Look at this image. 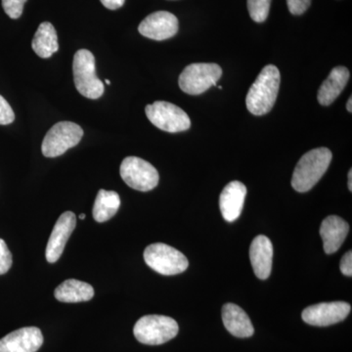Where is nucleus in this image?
I'll list each match as a JSON object with an SVG mask.
<instances>
[{
  "label": "nucleus",
  "instance_id": "obj_1",
  "mask_svg": "<svg viewBox=\"0 0 352 352\" xmlns=\"http://www.w3.org/2000/svg\"><path fill=\"white\" fill-rule=\"evenodd\" d=\"M280 80L279 69L274 65H268L261 69L245 98V106L250 113L263 116L272 110L279 92Z\"/></svg>",
  "mask_w": 352,
  "mask_h": 352
},
{
  "label": "nucleus",
  "instance_id": "obj_2",
  "mask_svg": "<svg viewBox=\"0 0 352 352\" xmlns=\"http://www.w3.org/2000/svg\"><path fill=\"white\" fill-rule=\"evenodd\" d=\"M332 157V152L324 147L316 148L303 155L294 170L293 188L300 193L314 188L327 171Z\"/></svg>",
  "mask_w": 352,
  "mask_h": 352
},
{
  "label": "nucleus",
  "instance_id": "obj_3",
  "mask_svg": "<svg viewBox=\"0 0 352 352\" xmlns=\"http://www.w3.org/2000/svg\"><path fill=\"white\" fill-rule=\"evenodd\" d=\"M177 322L164 315H146L141 317L133 328L134 337L139 342L148 346L166 344L177 336Z\"/></svg>",
  "mask_w": 352,
  "mask_h": 352
},
{
  "label": "nucleus",
  "instance_id": "obj_4",
  "mask_svg": "<svg viewBox=\"0 0 352 352\" xmlns=\"http://www.w3.org/2000/svg\"><path fill=\"white\" fill-rule=\"evenodd\" d=\"M95 58L89 50L76 51L73 62L74 80L76 89L88 99L100 98L104 94V83L95 73Z\"/></svg>",
  "mask_w": 352,
  "mask_h": 352
},
{
  "label": "nucleus",
  "instance_id": "obj_5",
  "mask_svg": "<svg viewBox=\"0 0 352 352\" xmlns=\"http://www.w3.org/2000/svg\"><path fill=\"white\" fill-rule=\"evenodd\" d=\"M144 261L153 270L166 276L180 274L189 265L188 259L182 252L164 243L148 245L144 251Z\"/></svg>",
  "mask_w": 352,
  "mask_h": 352
},
{
  "label": "nucleus",
  "instance_id": "obj_6",
  "mask_svg": "<svg viewBox=\"0 0 352 352\" xmlns=\"http://www.w3.org/2000/svg\"><path fill=\"white\" fill-rule=\"evenodd\" d=\"M222 76V69L214 63H195L183 69L179 87L184 94L200 95L215 87Z\"/></svg>",
  "mask_w": 352,
  "mask_h": 352
},
{
  "label": "nucleus",
  "instance_id": "obj_7",
  "mask_svg": "<svg viewBox=\"0 0 352 352\" xmlns=\"http://www.w3.org/2000/svg\"><path fill=\"white\" fill-rule=\"evenodd\" d=\"M83 136L82 127L75 122H60L54 124L43 139L41 151L44 157H56L63 155L80 142Z\"/></svg>",
  "mask_w": 352,
  "mask_h": 352
},
{
  "label": "nucleus",
  "instance_id": "obj_8",
  "mask_svg": "<svg viewBox=\"0 0 352 352\" xmlns=\"http://www.w3.org/2000/svg\"><path fill=\"white\" fill-rule=\"evenodd\" d=\"M145 113L155 126L170 133L188 131L191 126L188 115L170 102L156 101L146 106Z\"/></svg>",
  "mask_w": 352,
  "mask_h": 352
},
{
  "label": "nucleus",
  "instance_id": "obj_9",
  "mask_svg": "<svg viewBox=\"0 0 352 352\" xmlns=\"http://www.w3.org/2000/svg\"><path fill=\"white\" fill-rule=\"evenodd\" d=\"M120 173L124 182L138 191H151L159 184V173L155 166L140 157H126L120 164Z\"/></svg>",
  "mask_w": 352,
  "mask_h": 352
},
{
  "label": "nucleus",
  "instance_id": "obj_10",
  "mask_svg": "<svg viewBox=\"0 0 352 352\" xmlns=\"http://www.w3.org/2000/svg\"><path fill=\"white\" fill-rule=\"evenodd\" d=\"M351 310V305L347 302H321L305 308L302 317L308 325L326 327L344 321Z\"/></svg>",
  "mask_w": 352,
  "mask_h": 352
},
{
  "label": "nucleus",
  "instance_id": "obj_11",
  "mask_svg": "<svg viewBox=\"0 0 352 352\" xmlns=\"http://www.w3.org/2000/svg\"><path fill=\"white\" fill-rule=\"evenodd\" d=\"M138 31L145 38L154 41H166L175 36L178 32V19L166 11L150 14L140 23Z\"/></svg>",
  "mask_w": 352,
  "mask_h": 352
},
{
  "label": "nucleus",
  "instance_id": "obj_12",
  "mask_svg": "<svg viewBox=\"0 0 352 352\" xmlns=\"http://www.w3.org/2000/svg\"><path fill=\"white\" fill-rule=\"evenodd\" d=\"M76 226V214L65 212L58 219L46 247V261L50 263H56L61 258L65 247Z\"/></svg>",
  "mask_w": 352,
  "mask_h": 352
},
{
  "label": "nucleus",
  "instance_id": "obj_13",
  "mask_svg": "<svg viewBox=\"0 0 352 352\" xmlns=\"http://www.w3.org/2000/svg\"><path fill=\"white\" fill-rule=\"evenodd\" d=\"M43 344V333L38 328H21L0 340V352H36Z\"/></svg>",
  "mask_w": 352,
  "mask_h": 352
},
{
  "label": "nucleus",
  "instance_id": "obj_14",
  "mask_svg": "<svg viewBox=\"0 0 352 352\" xmlns=\"http://www.w3.org/2000/svg\"><path fill=\"white\" fill-rule=\"evenodd\" d=\"M245 196L247 188L242 182H232L226 185L219 198L220 212L226 221L233 222L239 219Z\"/></svg>",
  "mask_w": 352,
  "mask_h": 352
},
{
  "label": "nucleus",
  "instance_id": "obj_15",
  "mask_svg": "<svg viewBox=\"0 0 352 352\" xmlns=\"http://www.w3.org/2000/svg\"><path fill=\"white\" fill-rule=\"evenodd\" d=\"M272 258L273 245L270 238L264 235L254 238L250 248V259L254 274L258 279L265 280L270 276Z\"/></svg>",
  "mask_w": 352,
  "mask_h": 352
},
{
  "label": "nucleus",
  "instance_id": "obj_16",
  "mask_svg": "<svg viewBox=\"0 0 352 352\" xmlns=\"http://www.w3.org/2000/svg\"><path fill=\"white\" fill-rule=\"evenodd\" d=\"M349 223L337 215H331L322 221L320 236L326 254H333L342 247L349 234Z\"/></svg>",
  "mask_w": 352,
  "mask_h": 352
},
{
  "label": "nucleus",
  "instance_id": "obj_17",
  "mask_svg": "<svg viewBox=\"0 0 352 352\" xmlns=\"http://www.w3.org/2000/svg\"><path fill=\"white\" fill-rule=\"evenodd\" d=\"M222 321L226 330L237 338H250L254 329L245 310L234 303H226L222 307Z\"/></svg>",
  "mask_w": 352,
  "mask_h": 352
},
{
  "label": "nucleus",
  "instance_id": "obj_18",
  "mask_svg": "<svg viewBox=\"0 0 352 352\" xmlns=\"http://www.w3.org/2000/svg\"><path fill=\"white\" fill-rule=\"evenodd\" d=\"M349 80V72L346 67H337L331 71L327 80H325L318 90L319 103L322 106H329L333 103L342 90L344 89Z\"/></svg>",
  "mask_w": 352,
  "mask_h": 352
},
{
  "label": "nucleus",
  "instance_id": "obj_19",
  "mask_svg": "<svg viewBox=\"0 0 352 352\" xmlns=\"http://www.w3.org/2000/svg\"><path fill=\"white\" fill-rule=\"evenodd\" d=\"M55 298L61 302L76 303L88 302L94 296L91 285L76 279H69L55 289Z\"/></svg>",
  "mask_w": 352,
  "mask_h": 352
},
{
  "label": "nucleus",
  "instance_id": "obj_20",
  "mask_svg": "<svg viewBox=\"0 0 352 352\" xmlns=\"http://www.w3.org/2000/svg\"><path fill=\"white\" fill-rule=\"evenodd\" d=\"M32 50L41 58H50L59 50L57 32L50 22L39 25L32 43Z\"/></svg>",
  "mask_w": 352,
  "mask_h": 352
},
{
  "label": "nucleus",
  "instance_id": "obj_21",
  "mask_svg": "<svg viewBox=\"0 0 352 352\" xmlns=\"http://www.w3.org/2000/svg\"><path fill=\"white\" fill-rule=\"evenodd\" d=\"M120 207L119 194L115 191L99 190L94 207V217L97 222H105L117 214Z\"/></svg>",
  "mask_w": 352,
  "mask_h": 352
},
{
  "label": "nucleus",
  "instance_id": "obj_22",
  "mask_svg": "<svg viewBox=\"0 0 352 352\" xmlns=\"http://www.w3.org/2000/svg\"><path fill=\"white\" fill-rule=\"evenodd\" d=\"M271 0H248V10L254 22L263 23L267 19Z\"/></svg>",
  "mask_w": 352,
  "mask_h": 352
},
{
  "label": "nucleus",
  "instance_id": "obj_23",
  "mask_svg": "<svg viewBox=\"0 0 352 352\" xmlns=\"http://www.w3.org/2000/svg\"><path fill=\"white\" fill-rule=\"evenodd\" d=\"M4 11L11 19H18L22 15L27 0H1Z\"/></svg>",
  "mask_w": 352,
  "mask_h": 352
},
{
  "label": "nucleus",
  "instance_id": "obj_24",
  "mask_svg": "<svg viewBox=\"0 0 352 352\" xmlns=\"http://www.w3.org/2000/svg\"><path fill=\"white\" fill-rule=\"evenodd\" d=\"M12 266V254L4 240L0 239V275L6 274Z\"/></svg>",
  "mask_w": 352,
  "mask_h": 352
},
{
  "label": "nucleus",
  "instance_id": "obj_25",
  "mask_svg": "<svg viewBox=\"0 0 352 352\" xmlns=\"http://www.w3.org/2000/svg\"><path fill=\"white\" fill-rule=\"evenodd\" d=\"M14 120H15V113L12 108L4 97L0 95V124L6 126V124H12Z\"/></svg>",
  "mask_w": 352,
  "mask_h": 352
},
{
  "label": "nucleus",
  "instance_id": "obj_26",
  "mask_svg": "<svg viewBox=\"0 0 352 352\" xmlns=\"http://www.w3.org/2000/svg\"><path fill=\"white\" fill-rule=\"evenodd\" d=\"M311 0H287L289 13L293 15H302L309 8Z\"/></svg>",
  "mask_w": 352,
  "mask_h": 352
},
{
  "label": "nucleus",
  "instance_id": "obj_27",
  "mask_svg": "<svg viewBox=\"0 0 352 352\" xmlns=\"http://www.w3.org/2000/svg\"><path fill=\"white\" fill-rule=\"evenodd\" d=\"M340 271L342 274L346 276H352V252L351 251L347 252L344 256H342V261L340 264Z\"/></svg>",
  "mask_w": 352,
  "mask_h": 352
},
{
  "label": "nucleus",
  "instance_id": "obj_28",
  "mask_svg": "<svg viewBox=\"0 0 352 352\" xmlns=\"http://www.w3.org/2000/svg\"><path fill=\"white\" fill-rule=\"evenodd\" d=\"M100 1L106 8L110 9V10H117L124 6L126 0H100Z\"/></svg>",
  "mask_w": 352,
  "mask_h": 352
},
{
  "label": "nucleus",
  "instance_id": "obj_29",
  "mask_svg": "<svg viewBox=\"0 0 352 352\" xmlns=\"http://www.w3.org/2000/svg\"><path fill=\"white\" fill-rule=\"evenodd\" d=\"M349 191H352V170L349 173Z\"/></svg>",
  "mask_w": 352,
  "mask_h": 352
},
{
  "label": "nucleus",
  "instance_id": "obj_30",
  "mask_svg": "<svg viewBox=\"0 0 352 352\" xmlns=\"http://www.w3.org/2000/svg\"><path fill=\"white\" fill-rule=\"evenodd\" d=\"M346 110L349 111V113L352 112V98H351V97H349V101H347Z\"/></svg>",
  "mask_w": 352,
  "mask_h": 352
},
{
  "label": "nucleus",
  "instance_id": "obj_31",
  "mask_svg": "<svg viewBox=\"0 0 352 352\" xmlns=\"http://www.w3.org/2000/svg\"><path fill=\"white\" fill-rule=\"evenodd\" d=\"M80 219H85V214H82L80 215Z\"/></svg>",
  "mask_w": 352,
  "mask_h": 352
},
{
  "label": "nucleus",
  "instance_id": "obj_32",
  "mask_svg": "<svg viewBox=\"0 0 352 352\" xmlns=\"http://www.w3.org/2000/svg\"><path fill=\"white\" fill-rule=\"evenodd\" d=\"M105 82L107 83V85H110L111 82L109 80H106Z\"/></svg>",
  "mask_w": 352,
  "mask_h": 352
},
{
  "label": "nucleus",
  "instance_id": "obj_33",
  "mask_svg": "<svg viewBox=\"0 0 352 352\" xmlns=\"http://www.w3.org/2000/svg\"><path fill=\"white\" fill-rule=\"evenodd\" d=\"M217 87H219V89H222V87H220V85H219Z\"/></svg>",
  "mask_w": 352,
  "mask_h": 352
}]
</instances>
